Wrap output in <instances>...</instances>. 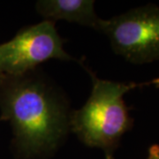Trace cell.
Masks as SVG:
<instances>
[{"label":"cell","instance_id":"6da1fadb","mask_svg":"<svg viewBox=\"0 0 159 159\" xmlns=\"http://www.w3.org/2000/svg\"><path fill=\"white\" fill-rule=\"evenodd\" d=\"M72 111L66 97L36 70L0 75V120L12 130V146L23 159L53 153L67 136Z\"/></svg>","mask_w":159,"mask_h":159},{"label":"cell","instance_id":"7a4b0ae2","mask_svg":"<svg viewBox=\"0 0 159 159\" xmlns=\"http://www.w3.org/2000/svg\"><path fill=\"white\" fill-rule=\"evenodd\" d=\"M87 70L92 79L91 94L81 108L72 111L70 131L86 146L100 148L106 159H114L121 138L133 126L124 96L143 87L158 88L159 77L144 82H119L99 79Z\"/></svg>","mask_w":159,"mask_h":159},{"label":"cell","instance_id":"3957f363","mask_svg":"<svg viewBox=\"0 0 159 159\" xmlns=\"http://www.w3.org/2000/svg\"><path fill=\"white\" fill-rule=\"evenodd\" d=\"M108 37L116 54L142 65L159 60V6H139L109 20L100 31Z\"/></svg>","mask_w":159,"mask_h":159},{"label":"cell","instance_id":"277c9868","mask_svg":"<svg viewBox=\"0 0 159 159\" xmlns=\"http://www.w3.org/2000/svg\"><path fill=\"white\" fill-rule=\"evenodd\" d=\"M64 43L55 22L51 20H43L23 28L0 44V75H22L51 59L74 60L65 51Z\"/></svg>","mask_w":159,"mask_h":159},{"label":"cell","instance_id":"5b68a950","mask_svg":"<svg viewBox=\"0 0 159 159\" xmlns=\"http://www.w3.org/2000/svg\"><path fill=\"white\" fill-rule=\"evenodd\" d=\"M36 12L43 20H66L100 31L102 19L97 16L93 0H39Z\"/></svg>","mask_w":159,"mask_h":159},{"label":"cell","instance_id":"8992f818","mask_svg":"<svg viewBox=\"0 0 159 159\" xmlns=\"http://www.w3.org/2000/svg\"><path fill=\"white\" fill-rule=\"evenodd\" d=\"M147 159H159V145L154 144L148 148V154Z\"/></svg>","mask_w":159,"mask_h":159}]
</instances>
